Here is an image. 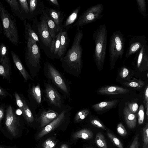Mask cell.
<instances>
[{
  "instance_id": "6da1fadb",
  "label": "cell",
  "mask_w": 148,
  "mask_h": 148,
  "mask_svg": "<svg viewBox=\"0 0 148 148\" xmlns=\"http://www.w3.org/2000/svg\"><path fill=\"white\" fill-rule=\"evenodd\" d=\"M77 30L71 47L60 61L62 67L65 72L77 77L81 74L83 67V49L81 42L83 33L79 28Z\"/></svg>"
},
{
  "instance_id": "7a4b0ae2",
  "label": "cell",
  "mask_w": 148,
  "mask_h": 148,
  "mask_svg": "<svg viewBox=\"0 0 148 148\" xmlns=\"http://www.w3.org/2000/svg\"><path fill=\"white\" fill-rule=\"evenodd\" d=\"M44 76L66 99H71V82L53 64L47 61L43 67Z\"/></svg>"
},
{
  "instance_id": "3957f363",
  "label": "cell",
  "mask_w": 148,
  "mask_h": 148,
  "mask_svg": "<svg viewBox=\"0 0 148 148\" xmlns=\"http://www.w3.org/2000/svg\"><path fill=\"white\" fill-rule=\"evenodd\" d=\"M92 38L95 44L93 58L98 69L100 70L103 68L106 52L107 30L105 23L94 31Z\"/></svg>"
},
{
  "instance_id": "277c9868",
  "label": "cell",
  "mask_w": 148,
  "mask_h": 148,
  "mask_svg": "<svg viewBox=\"0 0 148 148\" xmlns=\"http://www.w3.org/2000/svg\"><path fill=\"white\" fill-rule=\"evenodd\" d=\"M27 41L25 50L26 64L30 71L32 78L38 75L41 68V54L36 42L31 38L25 39Z\"/></svg>"
},
{
  "instance_id": "5b68a950",
  "label": "cell",
  "mask_w": 148,
  "mask_h": 148,
  "mask_svg": "<svg viewBox=\"0 0 148 148\" xmlns=\"http://www.w3.org/2000/svg\"><path fill=\"white\" fill-rule=\"evenodd\" d=\"M43 100L49 108L60 113L66 106V100L54 86L48 80L44 82L42 91Z\"/></svg>"
},
{
  "instance_id": "8992f818",
  "label": "cell",
  "mask_w": 148,
  "mask_h": 148,
  "mask_svg": "<svg viewBox=\"0 0 148 148\" xmlns=\"http://www.w3.org/2000/svg\"><path fill=\"white\" fill-rule=\"evenodd\" d=\"M0 17L4 35L12 44L18 46L19 38L16 21L1 2Z\"/></svg>"
},
{
  "instance_id": "52a82bcc",
  "label": "cell",
  "mask_w": 148,
  "mask_h": 148,
  "mask_svg": "<svg viewBox=\"0 0 148 148\" xmlns=\"http://www.w3.org/2000/svg\"><path fill=\"white\" fill-rule=\"evenodd\" d=\"M126 39L121 31L116 30L112 34L110 39L109 52L110 65L113 69L117 61L123 57Z\"/></svg>"
},
{
  "instance_id": "ba28073f",
  "label": "cell",
  "mask_w": 148,
  "mask_h": 148,
  "mask_svg": "<svg viewBox=\"0 0 148 148\" xmlns=\"http://www.w3.org/2000/svg\"><path fill=\"white\" fill-rule=\"evenodd\" d=\"M103 9L101 3L90 7L79 16L74 26L78 27H82L100 19L103 16Z\"/></svg>"
},
{
  "instance_id": "9c48e42d",
  "label": "cell",
  "mask_w": 148,
  "mask_h": 148,
  "mask_svg": "<svg viewBox=\"0 0 148 148\" xmlns=\"http://www.w3.org/2000/svg\"><path fill=\"white\" fill-rule=\"evenodd\" d=\"M32 28L38 36L43 44L50 49L51 48L53 38H52L45 17L41 14L40 21H38L36 17L34 18L33 22Z\"/></svg>"
},
{
  "instance_id": "30bf717a",
  "label": "cell",
  "mask_w": 148,
  "mask_h": 148,
  "mask_svg": "<svg viewBox=\"0 0 148 148\" xmlns=\"http://www.w3.org/2000/svg\"><path fill=\"white\" fill-rule=\"evenodd\" d=\"M72 108L67 105L65 108L59 113L58 116L52 122L43 127L36 136L38 140L51 132L62 124L67 117L71 115Z\"/></svg>"
},
{
  "instance_id": "8fae6325",
  "label": "cell",
  "mask_w": 148,
  "mask_h": 148,
  "mask_svg": "<svg viewBox=\"0 0 148 148\" xmlns=\"http://www.w3.org/2000/svg\"><path fill=\"white\" fill-rule=\"evenodd\" d=\"M5 124L8 131L13 137L18 134L19 121L15 114L12 107L9 105L6 110Z\"/></svg>"
},
{
  "instance_id": "7c38bea8",
  "label": "cell",
  "mask_w": 148,
  "mask_h": 148,
  "mask_svg": "<svg viewBox=\"0 0 148 148\" xmlns=\"http://www.w3.org/2000/svg\"><path fill=\"white\" fill-rule=\"evenodd\" d=\"M147 40L145 36H130L128 47L126 51L125 57L128 58L132 55L136 53L143 46L146 45Z\"/></svg>"
},
{
  "instance_id": "4fadbf2b",
  "label": "cell",
  "mask_w": 148,
  "mask_h": 148,
  "mask_svg": "<svg viewBox=\"0 0 148 148\" xmlns=\"http://www.w3.org/2000/svg\"><path fill=\"white\" fill-rule=\"evenodd\" d=\"M28 92L32 107L35 110L41 107L43 100L40 83L38 82L32 86L30 84Z\"/></svg>"
},
{
  "instance_id": "5bb4252c",
  "label": "cell",
  "mask_w": 148,
  "mask_h": 148,
  "mask_svg": "<svg viewBox=\"0 0 148 148\" xmlns=\"http://www.w3.org/2000/svg\"><path fill=\"white\" fill-rule=\"evenodd\" d=\"M59 113L49 108L42 107L36 115L37 121L41 127H44L48 124L58 116Z\"/></svg>"
},
{
  "instance_id": "9a60e30c",
  "label": "cell",
  "mask_w": 148,
  "mask_h": 148,
  "mask_svg": "<svg viewBox=\"0 0 148 148\" xmlns=\"http://www.w3.org/2000/svg\"><path fill=\"white\" fill-rule=\"evenodd\" d=\"M135 58L137 68L141 72L148 68V46L143 47L136 54Z\"/></svg>"
},
{
  "instance_id": "2e32d148",
  "label": "cell",
  "mask_w": 148,
  "mask_h": 148,
  "mask_svg": "<svg viewBox=\"0 0 148 148\" xmlns=\"http://www.w3.org/2000/svg\"><path fill=\"white\" fill-rule=\"evenodd\" d=\"M29 9L28 18L32 19L42 14L45 10L43 2L40 0H28Z\"/></svg>"
},
{
  "instance_id": "e0dca14e",
  "label": "cell",
  "mask_w": 148,
  "mask_h": 148,
  "mask_svg": "<svg viewBox=\"0 0 148 148\" xmlns=\"http://www.w3.org/2000/svg\"><path fill=\"white\" fill-rule=\"evenodd\" d=\"M45 10L48 12L51 18L54 22L58 29H63V22L65 16L64 12L58 9L45 7Z\"/></svg>"
},
{
  "instance_id": "ac0fdd59",
  "label": "cell",
  "mask_w": 148,
  "mask_h": 148,
  "mask_svg": "<svg viewBox=\"0 0 148 148\" xmlns=\"http://www.w3.org/2000/svg\"><path fill=\"white\" fill-rule=\"evenodd\" d=\"M129 91L127 88L119 86H111L101 87L97 90V92L99 94L107 95L125 94Z\"/></svg>"
},
{
  "instance_id": "d6986e66",
  "label": "cell",
  "mask_w": 148,
  "mask_h": 148,
  "mask_svg": "<svg viewBox=\"0 0 148 148\" xmlns=\"http://www.w3.org/2000/svg\"><path fill=\"white\" fill-rule=\"evenodd\" d=\"M67 32V30L63 29H62L60 36V47L57 58L60 60L64 57L66 53L70 41Z\"/></svg>"
},
{
  "instance_id": "ffe728a7",
  "label": "cell",
  "mask_w": 148,
  "mask_h": 148,
  "mask_svg": "<svg viewBox=\"0 0 148 148\" xmlns=\"http://www.w3.org/2000/svg\"><path fill=\"white\" fill-rule=\"evenodd\" d=\"M10 53L13 61L24 78L25 82L33 79L25 69L18 56L14 51H11Z\"/></svg>"
},
{
  "instance_id": "44dd1931",
  "label": "cell",
  "mask_w": 148,
  "mask_h": 148,
  "mask_svg": "<svg viewBox=\"0 0 148 148\" xmlns=\"http://www.w3.org/2000/svg\"><path fill=\"white\" fill-rule=\"evenodd\" d=\"M81 8L79 6L75 9L65 20L63 25V29L67 31L71 28L74 27L77 20L78 13Z\"/></svg>"
},
{
  "instance_id": "7402d4cb",
  "label": "cell",
  "mask_w": 148,
  "mask_h": 148,
  "mask_svg": "<svg viewBox=\"0 0 148 148\" xmlns=\"http://www.w3.org/2000/svg\"><path fill=\"white\" fill-rule=\"evenodd\" d=\"M43 14L45 17L51 36L53 39L54 38L56 37L60 30L58 29L56 25L45 9L44 11Z\"/></svg>"
},
{
  "instance_id": "603a6c76",
  "label": "cell",
  "mask_w": 148,
  "mask_h": 148,
  "mask_svg": "<svg viewBox=\"0 0 148 148\" xmlns=\"http://www.w3.org/2000/svg\"><path fill=\"white\" fill-rule=\"evenodd\" d=\"M123 114L127 125L130 129H133L136 126L137 119L136 114L133 113L128 107H125L123 110Z\"/></svg>"
},
{
  "instance_id": "cb8c5ba5",
  "label": "cell",
  "mask_w": 148,
  "mask_h": 148,
  "mask_svg": "<svg viewBox=\"0 0 148 148\" xmlns=\"http://www.w3.org/2000/svg\"><path fill=\"white\" fill-rule=\"evenodd\" d=\"M11 64L8 54L1 62L0 64V75L4 78L8 79L10 77Z\"/></svg>"
},
{
  "instance_id": "d4e9b609",
  "label": "cell",
  "mask_w": 148,
  "mask_h": 148,
  "mask_svg": "<svg viewBox=\"0 0 148 148\" xmlns=\"http://www.w3.org/2000/svg\"><path fill=\"white\" fill-rule=\"evenodd\" d=\"M118 100H114L103 101L92 106V108L96 111H103L113 108L117 103Z\"/></svg>"
},
{
  "instance_id": "484cf974",
  "label": "cell",
  "mask_w": 148,
  "mask_h": 148,
  "mask_svg": "<svg viewBox=\"0 0 148 148\" xmlns=\"http://www.w3.org/2000/svg\"><path fill=\"white\" fill-rule=\"evenodd\" d=\"M23 100L24 104L23 110L22 112L23 116L28 123H32L34 120V114L35 110L31 109L27 101L24 99Z\"/></svg>"
},
{
  "instance_id": "4316f807",
  "label": "cell",
  "mask_w": 148,
  "mask_h": 148,
  "mask_svg": "<svg viewBox=\"0 0 148 148\" xmlns=\"http://www.w3.org/2000/svg\"><path fill=\"white\" fill-rule=\"evenodd\" d=\"M25 27V39L31 38L34 40L40 43L39 38L32 27L31 24L24 21Z\"/></svg>"
},
{
  "instance_id": "83f0119b",
  "label": "cell",
  "mask_w": 148,
  "mask_h": 148,
  "mask_svg": "<svg viewBox=\"0 0 148 148\" xmlns=\"http://www.w3.org/2000/svg\"><path fill=\"white\" fill-rule=\"evenodd\" d=\"M62 29L60 31L56 37L53 39L50 51L51 53L54 55V58H58V55L60 47V36Z\"/></svg>"
},
{
  "instance_id": "f1b7e54d",
  "label": "cell",
  "mask_w": 148,
  "mask_h": 148,
  "mask_svg": "<svg viewBox=\"0 0 148 148\" xmlns=\"http://www.w3.org/2000/svg\"><path fill=\"white\" fill-rule=\"evenodd\" d=\"M93 136V132L87 128H84L77 131L73 135V137L74 139L81 138L86 140L91 139Z\"/></svg>"
},
{
  "instance_id": "f546056e",
  "label": "cell",
  "mask_w": 148,
  "mask_h": 148,
  "mask_svg": "<svg viewBox=\"0 0 148 148\" xmlns=\"http://www.w3.org/2000/svg\"><path fill=\"white\" fill-rule=\"evenodd\" d=\"M123 84L127 87L136 89L141 88L145 85L144 82L140 79L135 78H134L132 80H129L127 82L124 83Z\"/></svg>"
},
{
  "instance_id": "4dcf8cb0",
  "label": "cell",
  "mask_w": 148,
  "mask_h": 148,
  "mask_svg": "<svg viewBox=\"0 0 148 148\" xmlns=\"http://www.w3.org/2000/svg\"><path fill=\"white\" fill-rule=\"evenodd\" d=\"M89 110L87 109H84L79 110L75 114L74 121L75 122H80L85 119L88 115Z\"/></svg>"
},
{
  "instance_id": "1f68e13d",
  "label": "cell",
  "mask_w": 148,
  "mask_h": 148,
  "mask_svg": "<svg viewBox=\"0 0 148 148\" xmlns=\"http://www.w3.org/2000/svg\"><path fill=\"white\" fill-rule=\"evenodd\" d=\"M95 142L97 146L100 148H108L104 136L100 132L96 134Z\"/></svg>"
},
{
  "instance_id": "d6a6232c",
  "label": "cell",
  "mask_w": 148,
  "mask_h": 148,
  "mask_svg": "<svg viewBox=\"0 0 148 148\" xmlns=\"http://www.w3.org/2000/svg\"><path fill=\"white\" fill-rule=\"evenodd\" d=\"M10 7L12 11L14 13H16L18 15L21 14V11L19 8V4L18 0H5Z\"/></svg>"
},
{
  "instance_id": "836d02e7",
  "label": "cell",
  "mask_w": 148,
  "mask_h": 148,
  "mask_svg": "<svg viewBox=\"0 0 148 148\" xmlns=\"http://www.w3.org/2000/svg\"><path fill=\"white\" fill-rule=\"evenodd\" d=\"M138 10L139 13L144 17L147 16L146 13V5L145 0H136Z\"/></svg>"
},
{
  "instance_id": "e575fe53",
  "label": "cell",
  "mask_w": 148,
  "mask_h": 148,
  "mask_svg": "<svg viewBox=\"0 0 148 148\" xmlns=\"http://www.w3.org/2000/svg\"><path fill=\"white\" fill-rule=\"evenodd\" d=\"M107 134L110 139L116 146L118 148H123L122 143L118 138L108 130H107Z\"/></svg>"
},
{
  "instance_id": "d590c367",
  "label": "cell",
  "mask_w": 148,
  "mask_h": 148,
  "mask_svg": "<svg viewBox=\"0 0 148 148\" xmlns=\"http://www.w3.org/2000/svg\"><path fill=\"white\" fill-rule=\"evenodd\" d=\"M20 7L21 8V11L23 12L25 14L27 15L28 18L29 14V6L27 0H18Z\"/></svg>"
},
{
  "instance_id": "8d00e7d4",
  "label": "cell",
  "mask_w": 148,
  "mask_h": 148,
  "mask_svg": "<svg viewBox=\"0 0 148 148\" xmlns=\"http://www.w3.org/2000/svg\"><path fill=\"white\" fill-rule=\"evenodd\" d=\"M143 146H148V124L147 123L143 129Z\"/></svg>"
},
{
  "instance_id": "74e56055",
  "label": "cell",
  "mask_w": 148,
  "mask_h": 148,
  "mask_svg": "<svg viewBox=\"0 0 148 148\" xmlns=\"http://www.w3.org/2000/svg\"><path fill=\"white\" fill-rule=\"evenodd\" d=\"M56 144V141L53 139L49 138L46 140L43 143V148H53Z\"/></svg>"
},
{
  "instance_id": "f35d334b",
  "label": "cell",
  "mask_w": 148,
  "mask_h": 148,
  "mask_svg": "<svg viewBox=\"0 0 148 148\" xmlns=\"http://www.w3.org/2000/svg\"><path fill=\"white\" fill-rule=\"evenodd\" d=\"M145 117L144 108L143 104L140 106L138 113V123L139 124H142Z\"/></svg>"
},
{
  "instance_id": "ab89813d",
  "label": "cell",
  "mask_w": 148,
  "mask_h": 148,
  "mask_svg": "<svg viewBox=\"0 0 148 148\" xmlns=\"http://www.w3.org/2000/svg\"><path fill=\"white\" fill-rule=\"evenodd\" d=\"M7 48L5 45L3 43L0 44V61L1 62L6 56L8 54L7 53Z\"/></svg>"
},
{
  "instance_id": "60d3db41",
  "label": "cell",
  "mask_w": 148,
  "mask_h": 148,
  "mask_svg": "<svg viewBox=\"0 0 148 148\" xmlns=\"http://www.w3.org/2000/svg\"><path fill=\"white\" fill-rule=\"evenodd\" d=\"M14 95L17 105L22 112L23 111L24 108L23 100H22L20 97L16 92H15Z\"/></svg>"
},
{
  "instance_id": "b9f144b4",
  "label": "cell",
  "mask_w": 148,
  "mask_h": 148,
  "mask_svg": "<svg viewBox=\"0 0 148 148\" xmlns=\"http://www.w3.org/2000/svg\"><path fill=\"white\" fill-rule=\"evenodd\" d=\"M117 131L118 133L122 136H125L127 134L126 129L121 123H120L118 125Z\"/></svg>"
},
{
  "instance_id": "7bdbcfd3",
  "label": "cell",
  "mask_w": 148,
  "mask_h": 148,
  "mask_svg": "<svg viewBox=\"0 0 148 148\" xmlns=\"http://www.w3.org/2000/svg\"><path fill=\"white\" fill-rule=\"evenodd\" d=\"M90 123L92 125L96 127L102 129L103 130H106V127L104 125L97 119H92L90 121Z\"/></svg>"
},
{
  "instance_id": "ee69618b",
  "label": "cell",
  "mask_w": 148,
  "mask_h": 148,
  "mask_svg": "<svg viewBox=\"0 0 148 148\" xmlns=\"http://www.w3.org/2000/svg\"><path fill=\"white\" fill-rule=\"evenodd\" d=\"M129 71L128 69L125 66L122 67L120 70L119 75L123 79H125L129 75Z\"/></svg>"
},
{
  "instance_id": "f6af8a7d",
  "label": "cell",
  "mask_w": 148,
  "mask_h": 148,
  "mask_svg": "<svg viewBox=\"0 0 148 148\" xmlns=\"http://www.w3.org/2000/svg\"><path fill=\"white\" fill-rule=\"evenodd\" d=\"M128 107L132 112L135 113L138 110V106L137 103L133 102L128 103Z\"/></svg>"
},
{
  "instance_id": "bcb514c9",
  "label": "cell",
  "mask_w": 148,
  "mask_h": 148,
  "mask_svg": "<svg viewBox=\"0 0 148 148\" xmlns=\"http://www.w3.org/2000/svg\"><path fill=\"white\" fill-rule=\"evenodd\" d=\"M138 134L136 135L130 145V148H139L140 143L139 141Z\"/></svg>"
},
{
  "instance_id": "7dc6e473",
  "label": "cell",
  "mask_w": 148,
  "mask_h": 148,
  "mask_svg": "<svg viewBox=\"0 0 148 148\" xmlns=\"http://www.w3.org/2000/svg\"><path fill=\"white\" fill-rule=\"evenodd\" d=\"M144 96V103L146 109H148V86L147 85L145 88Z\"/></svg>"
},
{
  "instance_id": "c3c4849f",
  "label": "cell",
  "mask_w": 148,
  "mask_h": 148,
  "mask_svg": "<svg viewBox=\"0 0 148 148\" xmlns=\"http://www.w3.org/2000/svg\"><path fill=\"white\" fill-rule=\"evenodd\" d=\"M48 3L53 6L56 7L58 8H60V5L59 2L57 0H48Z\"/></svg>"
},
{
  "instance_id": "681fc988",
  "label": "cell",
  "mask_w": 148,
  "mask_h": 148,
  "mask_svg": "<svg viewBox=\"0 0 148 148\" xmlns=\"http://www.w3.org/2000/svg\"><path fill=\"white\" fill-rule=\"evenodd\" d=\"M4 116V112L3 108L0 107V126L1 125V122Z\"/></svg>"
},
{
  "instance_id": "f907efd6",
  "label": "cell",
  "mask_w": 148,
  "mask_h": 148,
  "mask_svg": "<svg viewBox=\"0 0 148 148\" xmlns=\"http://www.w3.org/2000/svg\"><path fill=\"white\" fill-rule=\"evenodd\" d=\"M6 94L5 91L0 88V95L3 96L6 95Z\"/></svg>"
},
{
  "instance_id": "816d5d0a",
  "label": "cell",
  "mask_w": 148,
  "mask_h": 148,
  "mask_svg": "<svg viewBox=\"0 0 148 148\" xmlns=\"http://www.w3.org/2000/svg\"><path fill=\"white\" fill-rule=\"evenodd\" d=\"M60 148H68V147L66 144H64L61 145Z\"/></svg>"
},
{
  "instance_id": "f5cc1de1",
  "label": "cell",
  "mask_w": 148,
  "mask_h": 148,
  "mask_svg": "<svg viewBox=\"0 0 148 148\" xmlns=\"http://www.w3.org/2000/svg\"><path fill=\"white\" fill-rule=\"evenodd\" d=\"M0 148H9L7 147V146H5L0 145Z\"/></svg>"
},
{
  "instance_id": "db71d44e",
  "label": "cell",
  "mask_w": 148,
  "mask_h": 148,
  "mask_svg": "<svg viewBox=\"0 0 148 148\" xmlns=\"http://www.w3.org/2000/svg\"><path fill=\"white\" fill-rule=\"evenodd\" d=\"M143 148H148V146H143Z\"/></svg>"
},
{
  "instance_id": "11a10c76",
  "label": "cell",
  "mask_w": 148,
  "mask_h": 148,
  "mask_svg": "<svg viewBox=\"0 0 148 148\" xmlns=\"http://www.w3.org/2000/svg\"><path fill=\"white\" fill-rule=\"evenodd\" d=\"M88 148H93L91 147H88Z\"/></svg>"
}]
</instances>
